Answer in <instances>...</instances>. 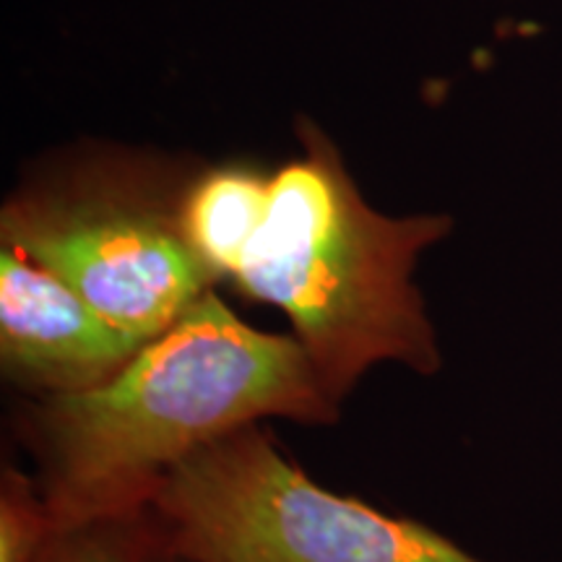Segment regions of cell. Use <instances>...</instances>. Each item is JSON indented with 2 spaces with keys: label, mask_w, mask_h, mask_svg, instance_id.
<instances>
[{
  "label": "cell",
  "mask_w": 562,
  "mask_h": 562,
  "mask_svg": "<svg viewBox=\"0 0 562 562\" xmlns=\"http://www.w3.org/2000/svg\"><path fill=\"white\" fill-rule=\"evenodd\" d=\"M55 524L37 480L5 463L0 482V562H40Z\"/></svg>",
  "instance_id": "obj_8"
},
{
  "label": "cell",
  "mask_w": 562,
  "mask_h": 562,
  "mask_svg": "<svg viewBox=\"0 0 562 562\" xmlns=\"http://www.w3.org/2000/svg\"><path fill=\"white\" fill-rule=\"evenodd\" d=\"M149 513L180 562H487L432 526L315 484L263 425L182 461Z\"/></svg>",
  "instance_id": "obj_4"
},
{
  "label": "cell",
  "mask_w": 562,
  "mask_h": 562,
  "mask_svg": "<svg viewBox=\"0 0 562 562\" xmlns=\"http://www.w3.org/2000/svg\"><path fill=\"white\" fill-rule=\"evenodd\" d=\"M193 175L178 159L125 146L66 151L3 201L0 245L151 341L216 290L182 232Z\"/></svg>",
  "instance_id": "obj_3"
},
{
  "label": "cell",
  "mask_w": 562,
  "mask_h": 562,
  "mask_svg": "<svg viewBox=\"0 0 562 562\" xmlns=\"http://www.w3.org/2000/svg\"><path fill=\"white\" fill-rule=\"evenodd\" d=\"M339 417L302 344L250 326L214 290L108 383L34 398L24 435L63 531L149 510L182 461L240 427Z\"/></svg>",
  "instance_id": "obj_1"
},
{
  "label": "cell",
  "mask_w": 562,
  "mask_h": 562,
  "mask_svg": "<svg viewBox=\"0 0 562 562\" xmlns=\"http://www.w3.org/2000/svg\"><path fill=\"white\" fill-rule=\"evenodd\" d=\"M144 344L45 266L0 245V370L19 391L34 398L91 391Z\"/></svg>",
  "instance_id": "obj_5"
},
{
  "label": "cell",
  "mask_w": 562,
  "mask_h": 562,
  "mask_svg": "<svg viewBox=\"0 0 562 562\" xmlns=\"http://www.w3.org/2000/svg\"><path fill=\"white\" fill-rule=\"evenodd\" d=\"M178 562H180V560H178Z\"/></svg>",
  "instance_id": "obj_9"
},
{
  "label": "cell",
  "mask_w": 562,
  "mask_h": 562,
  "mask_svg": "<svg viewBox=\"0 0 562 562\" xmlns=\"http://www.w3.org/2000/svg\"><path fill=\"white\" fill-rule=\"evenodd\" d=\"M294 133L300 151L271 170L269 214L232 284L286 315L336 404L375 364L438 375V331L414 271L453 220L378 211L318 123L300 117Z\"/></svg>",
  "instance_id": "obj_2"
},
{
  "label": "cell",
  "mask_w": 562,
  "mask_h": 562,
  "mask_svg": "<svg viewBox=\"0 0 562 562\" xmlns=\"http://www.w3.org/2000/svg\"><path fill=\"white\" fill-rule=\"evenodd\" d=\"M269 201L271 172L245 159L203 165L188 182L182 232L216 284L235 279L263 227Z\"/></svg>",
  "instance_id": "obj_6"
},
{
  "label": "cell",
  "mask_w": 562,
  "mask_h": 562,
  "mask_svg": "<svg viewBox=\"0 0 562 562\" xmlns=\"http://www.w3.org/2000/svg\"><path fill=\"white\" fill-rule=\"evenodd\" d=\"M40 562H178L149 510L55 531Z\"/></svg>",
  "instance_id": "obj_7"
}]
</instances>
